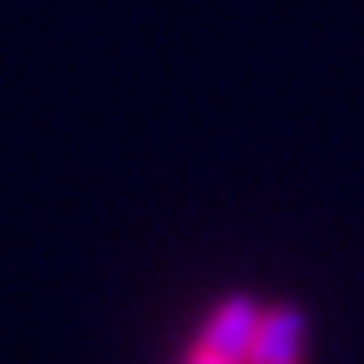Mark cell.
<instances>
[{
    "mask_svg": "<svg viewBox=\"0 0 364 364\" xmlns=\"http://www.w3.org/2000/svg\"><path fill=\"white\" fill-rule=\"evenodd\" d=\"M188 364H228V359H218V354H208L203 344H193V354H188Z\"/></svg>",
    "mask_w": 364,
    "mask_h": 364,
    "instance_id": "3",
    "label": "cell"
},
{
    "mask_svg": "<svg viewBox=\"0 0 364 364\" xmlns=\"http://www.w3.org/2000/svg\"><path fill=\"white\" fill-rule=\"evenodd\" d=\"M299 354H304V314L294 304L263 309L253 349H248V364H299Z\"/></svg>",
    "mask_w": 364,
    "mask_h": 364,
    "instance_id": "2",
    "label": "cell"
},
{
    "mask_svg": "<svg viewBox=\"0 0 364 364\" xmlns=\"http://www.w3.org/2000/svg\"><path fill=\"white\" fill-rule=\"evenodd\" d=\"M258 314H263V309H258L253 299H243V294L223 299V304L208 314L198 344H203L208 354L228 359V364H248V349H253V334H258Z\"/></svg>",
    "mask_w": 364,
    "mask_h": 364,
    "instance_id": "1",
    "label": "cell"
}]
</instances>
